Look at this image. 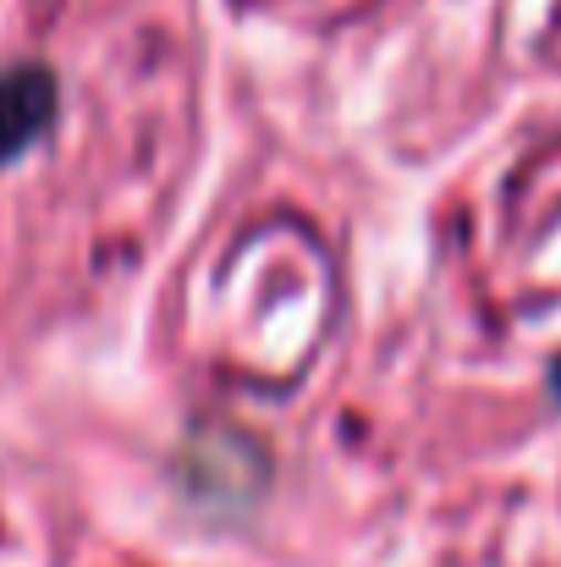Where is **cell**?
Segmentation results:
<instances>
[{"mask_svg": "<svg viewBox=\"0 0 561 567\" xmlns=\"http://www.w3.org/2000/svg\"><path fill=\"white\" fill-rule=\"evenodd\" d=\"M50 122H55V72L50 66L0 72V166H11Z\"/></svg>", "mask_w": 561, "mask_h": 567, "instance_id": "cell-1", "label": "cell"}, {"mask_svg": "<svg viewBox=\"0 0 561 567\" xmlns=\"http://www.w3.org/2000/svg\"><path fill=\"white\" fill-rule=\"evenodd\" d=\"M551 391H557V396H561V364H557V370H551Z\"/></svg>", "mask_w": 561, "mask_h": 567, "instance_id": "cell-2", "label": "cell"}]
</instances>
